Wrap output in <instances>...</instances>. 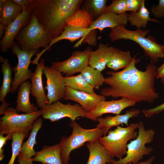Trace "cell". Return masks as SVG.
Wrapping results in <instances>:
<instances>
[{
	"mask_svg": "<svg viewBox=\"0 0 164 164\" xmlns=\"http://www.w3.org/2000/svg\"><path fill=\"white\" fill-rule=\"evenodd\" d=\"M157 68L151 62L146 65L145 70H139L124 81L102 89L101 94L114 98L125 97L136 103H153L159 97L154 86Z\"/></svg>",
	"mask_w": 164,
	"mask_h": 164,
	"instance_id": "7a4b0ae2",
	"label": "cell"
},
{
	"mask_svg": "<svg viewBox=\"0 0 164 164\" xmlns=\"http://www.w3.org/2000/svg\"><path fill=\"white\" fill-rule=\"evenodd\" d=\"M2 103L0 107V114L3 115L5 111L8 108L11 104L8 103L5 99L2 102Z\"/></svg>",
	"mask_w": 164,
	"mask_h": 164,
	"instance_id": "b9f144b4",
	"label": "cell"
},
{
	"mask_svg": "<svg viewBox=\"0 0 164 164\" xmlns=\"http://www.w3.org/2000/svg\"><path fill=\"white\" fill-rule=\"evenodd\" d=\"M136 103L125 97H122L119 100H103L100 101L92 110L88 112L85 118L94 121H97V118L103 114H120L123 110L134 106Z\"/></svg>",
	"mask_w": 164,
	"mask_h": 164,
	"instance_id": "4fadbf2b",
	"label": "cell"
},
{
	"mask_svg": "<svg viewBox=\"0 0 164 164\" xmlns=\"http://www.w3.org/2000/svg\"><path fill=\"white\" fill-rule=\"evenodd\" d=\"M80 73L94 89H99L100 86L104 83L105 78L101 72L89 66L85 68Z\"/></svg>",
	"mask_w": 164,
	"mask_h": 164,
	"instance_id": "4dcf8cb0",
	"label": "cell"
},
{
	"mask_svg": "<svg viewBox=\"0 0 164 164\" xmlns=\"http://www.w3.org/2000/svg\"><path fill=\"white\" fill-rule=\"evenodd\" d=\"M3 135L0 134V161H1L5 156L4 154L3 148L6 144V141L12 138V134H9L5 136H4Z\"/></svg>",
	"mask_w": 164,
	"mask_h": 164,
	"instance_id": "74e56055",
	"label": "cell"
},
{
	"mask_svg": "<svg viewBox=\"0 0 164 164\" xmlns=\"http://www.w3.org/2000/svg\"><path fill=\"white\" fill-rule=\"evenodd\" d=\"M64 80L66 85L72 89L91 94L95 93L94 88L80 73L75 76L64 77Z\"/></svg>",
	"mask_w": 164,
	"mask_h": 164,
	"instance_id": "f546056e",
	"label": "cell"
},
{
	"mask_svg": "<svg viewBox=\"0 0 164 164\" xmlns=\"http://www.w3.org/2000/svg\"><path fill=\"white\" fill-rule=\"evenodd\" d=\"M128 15L126 12L117 14L105 12L93 21L89 28L92 30L98 29L101 32L105 28L112 29L120 26L125 27L128 22Z\"/></svg>",
	"mask_w": 164,
	"mask_h": 164,
	"instance_id": "ac0fdd59",
	"label": "cell"
},
{
	"mask_svg": "<svg viewBox=\"0 0 164 164\" xmlns=\"http://www.w3.org/2000/svg\"><path fill=\"white\" fill-rule=\"evenodd\" d=\"M2 12L0 15V24L7 26L22 13V10L19 5L11 0H0Z\"/></svg>",
	"mask_w": 164,
	"mask_h": 164,
	"instance_id": "d4e9b609",
	"label": "cell"
},
{
	"mask_svg": "<svg viewBox=\"0 0 164 164\" xmlns=\"http://www.w3.org/2000/svg\"><path fill=\"white\" fill-rule=\"evenodd\" d=\"M31 14L26 10L22 13L15 19L6 26L4 34L0 42L1 51L3 53L11 48L14 40L21 29L28 24Z\"/></svg>",
	"mask_w": 164,
	"mask_h": 164,
	"instance_id": "5bb4252c",
	"label": "cell"
},
{
	"mask_svg": "<svg viewBox=\"0 0 164 164\" xmlns=\"http://www.w3.org/2000/svg\"><path fill=\"white\" fill-rule=\"evenodd\" d=\"M41 115V109L36 112L19 114L15 108H8L0 118V134L23 132L28 134L34 121Z\"/></svg>",
	"mask_w": 164,
	"mask_h": 164,
	"instance_id": "ba28073f",
	"label": "cell"
},
{
	"mask_svg": "<svg viewBox=\"0 0 164 164\" xmlns=\"http://www.w3.org/2000/svg\"><path fill=\"white\" fill-rule=\"evenodd\" d=\"M69 125L72 128L71 134L67 137L63 136L59 143L61 147V158L63 164H69L70 155L71 151L82 147L86 142L98 140L104 135L102 129L97 127L85 129L75 121H71Z\"/></svg>",
	"mask_w": 164,
	"mask_h": 164,
	"instance_id": "277c9868",
	"label": "cell"
},
{
	"mask_svg": "<svg viewBox=\"0 0 164 164\" xmlns=\"http://www.w3.org/2000/svg\"><path fill=\"white\" fill-rule=\"evenodd\" d=\"M44 61L42 59L37 64L36 67L30 79L31 84V93L35 98L37 106L42 109L49 102L43 87L42 75L45 66Z\"/></svg>",
	"mask_w": 164,
	"mask_h": 164,
	"instance_id": "2e32d148",
	"label": "cell"
},
{
	"mask_svg": "<svg viewBox=\"0 0 164 164\" xmlns=\"http://www.w3.org/2000/svg\"><path fill=\"white\" fill-rule=\"evenodd\" d=\"M150 32L149 29H141L130 30L124 26H120L111 29L109 36L112 42L120 39L135 42L143 49L145 54L150 59L151 62L154 63L159 58H164V45L158 43L152 36L146 37Z\"/></svg>",
	"mask_w": 164,
	"mask_h": 164,
	"instance_id": "3957f363",
	"label": "cell"
},
{
	"mask_svg": "<svg viewBox=\"0 0 164 164\" xmlns=\"http://www.w3.org/2000/svg\"><path fill=\"white\" fill-rule=\"evenodd\" d=\"M151 164H163L162 163H152Z\"/></svg>",
	"mask_w": 164,
	"mask_h": 164,
	"instance_id": "f6af8a7d",
	"label": "cell"
},
{
	"mask_svg": "<svg viewBox=\"0 0 164 164\" xmlns=\"http://www.w3.org/2000/svg\"><path fill=\"white\" fill-rule=\"evenodd\" d=\"M17 158L19 164H33L32 158H27L20 153Z\"/></svg>",
	"mask_w": 164,
	"mask_h": 164,
	"instance_id": "ab89813d",
	"label": "cell"
},
{
	"mask_svg": "<svg viewBox=\"0 0 164 164\" xmlns=\"http://www.w3.org/2000/svg\"><path fill=\"white\" fill-rule=\"evenodd\" d=\"M20 48L26 51L46 49L50 42L43 27L36 17L31 14L30 20L20 31L15 38Z\"/></svg>",
	"mask_w": 164,
	"mask_h": 164,
	"instance_id": "52a82bcc",
	"label": "cell"
},
{
	"mask_svg": "<svg viewBox=\"0 0 164 164\" xmlns=\"http://www.w3.org/2000/svg\"><path fill=\"white\" fill-rule=\"evenodd\" d=\"M109 44L99 43L97 49L90 54L89 65L100 72L106 68L107 63L115 49Z\"/></svg>",
	"mask_w": 164,
	"mask_h": 164,
	"instance_id": "44dd1931",
	"label": "cell"
},
{
	"mask_svg": "<svg viewBox=\"0 0 164 164\" xmlns=\"http://www.w3.org/2000/svg\"><path fill=\"white\" fill-rule=\"evenodd\" d=\"M81 0H30L26 10L34 15L50 41L62 33L66 18L80 9Z\"/></svg>",
	"mask_w": 164,
	"mask_h": 164,
	"instance_id": "6da1fadb",
	"label": "cell"
},
{
	"mask_svg": "<svg viewBox=\"0 0 164 164\" xmlns=\"http://www.w3.org/2000/svg\"><path fill=\"white\" fill-rule=\"evenodd\" d=\"M15 4L19 5L21 8L22 11L26 10L30 0H12Z\"/></svg>",
	"mask_w": 164,
	"mask_h": 164,
	"instance_id": "60d3db41",
	"label": "cell"
},
{
	"mask_svg": "<svg viewBox=\"0 0 164 164\" xmlns=\"http://www.w3.org/2000/svg\"><path fill=\"white\" fill-rule=\"evenodd\" d=\"M109 6H107L105 12L121 14L126 12L125 0H113Z\"/></svg>",
	"mask_w": 164,
	"mask_h": 164,
	"instance_id": "836d02e7",
	"label": "cell"
},
{
	"mask_svg": "<svg viewBox=\"0 0 164 164\" xmlns=\"http://www.w3.org/2000/svg\"><path fill=\"white\" fill-rule=\"evenodd\" d=\"M63 99L75 101L89 112L92 110L101 101L105 100V97L96 93H88L75 90L66 86Z\"/></svg>",
	"mask_w": 164,
	"mask_h": 164,
	"instance_id": "9a60e30c",
	"label": "cell"
},
{
	"mask_svg": "<svg viewBox=\"0 0 164 164\" xmlns=\"http://www.w3.org/2000/svg\"><path fill=\"white\" fill-rule=\"evenodd\" d=\"M164 111V103L152 108L144 109L141 112L145 117L150 118L154 114L160 113Z\"/></svg>",
	"mask_w": 164,
	"mask_h": 164,
	"instance_id": "d590c367",
	"label": "cell"
},
{
	"mask_svg": "<svg viewBox=\"0 0 164 164\" xmlns=\"http://www.w3.org/2000/svg\"><path fill=\"white\" fill-rule=\"evenodd\" d=\"M43 73L46 79V86L44 87L47 91L48 104H51L63 98L66 86L63 74L52 67L45 66Z\"/></svg>",
	"mask_w": 164,
	"mask_h": 164,
	"instance_id": "7c38bea8",
	"label": "cell"
},
{
	"mask_svg": "<svg viewBox=\"0 0 164 164\" xmlns=\"http://www.w3.org/2000/svg\"><path fill=\"white\" fill-rule=\"evenodd\" d=\"M6 26L0 24V38L3 37L5 31Z\"/></svg>",
	"mask_w": 164,
	"mask_h": 164,
	"instance_id": "ee69618b",
	"label": "cell"
},
{
	"mask_svg": "<svg viewBox=\"0 0 164 164\" xmlns=\"http://www.w3.org/2000/svg\"><path fill=\"white\" fill-rule=\"evenodd\" d=\"M60 152L59 143L51 146L45 145L41 150L36 152L35 156L32 159L33 162L43 164H63Z\"/></svg>",
	"mask_w": 164,
	"mask_h": 164,
	"instance_id": "7402d4cb",
	"label": "cell"
},
{
	"mask_svg": "<svg viewBox=\"0 0 164 164\" xmlns=\"http://www.w3.org/2000/svg\"><path fill=\"white\" fill-rule=\"evenodd\" d=\"M31 84L28 80L21 84L17 91L15 101L17 105L15 109L18 113L22 112L25 114H29L37 112V106L31 104L29 100L31 93Z\"/></svg>",
	"mask_w": 164,
	"mask_h": 164,
	"instance_id": "ffe728a7",
	"label": "cell"
},
{
	"mask_svg": "<svg viewBox=\"0 0 164 164\" xmlns=\"http://www.w3.org/2000/svg\"><path fill=\"white\" fill-rule=\"evenodd\" d=\"M43 124V120L41 118H39L34 121L28 139L22 145L20 154L29 158L35 156L36 152L34 149V146L37 144L36 136Z\"/></svg>",
	"mask_w": 164,
	"mask_h": 164,
	"instance_id": "cb8c5ba5",
	"label": "cell"
},
{
	"mask_svg": "<svg viewBox=\"0 0 164 164\" xmlns=\"http://www.w3.org/2000/svg\"><path fill=\"white\" fill-rule=\"evenodd\" d=\"M93 30L89 28L86 29L71 25H67L60 35L52 39L50 42L48 47L39 53L38 55L40 57L46 50H50L52 45L61 40L67 39L71 43H73L81 38V39L77 43V44H80L91 33Z\"/></svg>",
	"mask_w": 164,
	"mask_h": 164,
	"instance_id": "d6986e66",
	"label": "cell"
},
{
	"mask_svg": "<svg viewBox=\"0 0 164 164\" xmlns=\"http://www.w3.org/2000/svg\"><path fill=\"white\" fill-rule=\"evenodd\" d=\"M143 0H125L127 11L136 12L140 9Z\"/></svg>",
	"mask_w": 164,
	"mask_h": 164,
	"instance_id": "e575fe53",
	"label": "cell"
},
{
	"mask_svg": "<svg viewBox=\"0 0 164 164\" xmlns=\"http://www.w3.org/2000/svg\"><path fill=\"white\" fill-rule=\"evenodd\" d=\"M133 58L129 51H124L115 48L106 66L114 71L124 69L130 64Z\"/></svg>",
	"mask_w": 164,
	"mask_h": 164,
	"instance_id": "484cf974",
	"label": "cell"
},
{
	"mask_svg": "<svg viewBox=\"0 0 164 164\" xmlns=\"http://www.w3.org/2000/svg\"></svg>",
	"mask_w": 164,
	"mask_h": 164,
	"instance_id": "bcb514c9",
	"label": "cell"
},
{
	"mask_svg": "<svg viewBox=\"0 0 164 164\" xmlns=\"http://www.w3.org/2000/svg\"><path fill=\"white\" fill-rule=\"evenodd\" d=\"M13 55H15L18 58V64L14 67V75L11 85L10 92L15 93L19 85L29 79H30L33 73L29 69V64L32 62V57L37 53L39 50L32 51H26L21 49L18 44L15 43L11 47Z\"/></svg>",
	"mask_w": 164,
	"mask_h": 164,
	"instance_id": "9c48e42d",
	"label": "cell"
},
{
	"mask_svg": "<svg viewBox=\"0 0 164 164\" xmlns=\"http://www.w3.org/2000/svg\"><path fill=\"white\" fill-rule=\"evenodd\" d=\"M92 16L87 12L79 9L67 17L65 22L67 25L87 29L93 22Z\"/></svg>",
	"mask_w": 164,
	"mask_h": 164,
	"instance_id": "f1b7e54d",
	"label": "cell"
},
{
	"mask_svg": "<svg viewBox=\"0 0 164 164\" xmlns=\"http://www.w3.org/2000/svg\"><path fill=\"white\" fill-rule=\"evenodd\" d=\"M106 0H87L82 3V9L91 15L93 18H97L106 11Z\"/></svg>",
	"mask_w": 164,
	"mask_h": 164,
	"instance_id": "1f68e13d",
	"label": "cell"
},
{
	"mask_svg": "<svg viewBox=\"0 0 164 164\" xmlns=\"http://www.w3.org/2000/svg\"><path fill=\"white\" fill-rule=\"evenodd\" d=\"M28 135L27 133L23 132H16L12 134V155L7 164H14L16 158L20 153L23 139L27 136Z\"/></svg>",
	"mask_w": 164,
	"mask_h": 164,
	"instance_id": "d6a6232c",
	"label": "cell"
},
{
	"mask_svg": "<svg viewBox=\"0 0 164 164\" xmlns=\"http://www.w3.org/2000/svg\"><path fill=\"white\" fill-rule=\"evenodd\" d=\"M0 61L2 63L1 70L3 73L2 83L0 89V101L2 102L5 100L7 94L10 92L13 69L7 59H5L1 56Z\"/></svg>",
	"mask_w": 164,
	"mask_h": 164,
	"instance_id": "83f0119b",
	"label": "cell"
},
{
	"mask_svg": "<svg viewBox=\"0 0 164 164\" xmlns=\"http://www.w3.org/2000/svg\"><path fill=\"white\" fill-rule=\"evenodd\" d=\"M141 111L135 108L126 111L123 114H116L114 116H107L104 118L99 117L97 118L98 124L96 127L102 129L104 136H105L109 129L112 127L117 126L125 124L128 125V121L131 118L138 116Z\"/></svg>",
	"mask_w": 164,
	"mask_h": 164,
	"instance_id": "e0dca14e",
	"label": "cell"
},
{
	"mask_svg": "<svg viewBox=\"0 0 164 164\" xmlns=\"http://www.w3.org/2000/svg\"><path fill=\"white\" fill-rule=\"evenodd\" d=\"M41 109L43 118L52 122L66 117L70 118L71 121H75L77 117L85 118L88 112L77 104H64L59 101L47 104Z\"/></svg>",
	"mask_w": 164,
	"mask_h": 164,
	"instance_id": "30bf717a",
	"label": "cell"
},
{
	"mask_svg": "<svg viewBox=\"0 0 164 164\" xmlns=\"http://www.w3.org/2000/svg\"><path fill=\"white\" fill-rule=\"evenodd\" d=\"M155 158V155H152L148 159L141 162L138 163L137 164H151L152 163ZM128 164H132L131 163H129Z\"/></svg>",
	"mask_w": 164,
	"mask_h": 164,
	"instance_id": "7bdbcfd3",
	"label": "cell"
},
{
	"mask_svg": "<svg viewBox=\"0 0 164 164\" xmlns=\"http://www.w3.org/2000/svg\"><path fill=\"white\" fill-rule=\"evenodd\" d=\"M151 12L155 17L162 18L164 16V0H159L157 5L152 6Z\"/></svg>",
	"mask_w": 164,
	"mask_h": 164,
	"instance_id": "8d00e7d4",
	"label": "cell"
},
{
	"mask_svg": "<svg viewBox=\"0 0 164 164\" xmlns=\"http://www.w3.org/2000/svg\"><path fill=\"white\" fill-rule=\"evenodd\" d=\"M138 123L137 137L128 144L126 156L117 160L112 158L108 164H137L144 156L151 154L153 148L146 147L145 145L153 141L155 132L151 128L145 130L142 121Z\"/></svg>",
	"mask_w": 164,
	"mask_h": 164,
	"instance_id": "8992f818",
	"label": "cell"
},
{
	"mask_svg": "<svg viewBox=\"0 0 164 164\" xmlns=\"http://www.w3.org/2000/svg\"><path fill=\"white\" fill-rule=\"evenodd\" d=\"M138 123H131L125 127L119 126L114 130L109 131L107 135L100 137L98 140L112 158L121 159L126 154L128 142L136 138Z\"/></svg>",
	"mask_w": 164,
	"mask_h": 164,
	"instance_id": "5b68a950",
	"label": "cell"
},
{
	"mask_svg": "<svg viewBox=\"0 0 164 164\" xmlns=\"http://www.w3.org/2000/svg\"><path fill=\"white\" fill-rule=\"evenodd\" d=\"M156 79H160L164 84V61L161 66L157 67Z\"/></svg>",
	"mask_w": 164,
	"mask_h": 164,
	"instance_id": "f35d334b",
	"label": "cell"
},
{
	"mask_svg": "<svg viewBox=\"0 0 164 164\" xmlns=\"http://www.w3.org/2000/svg\"><path fill=\"white\" fill-rule=\"evenodd\" d=\"M92 51L91 48L88 47L83 51L73 52L71 56L64 61L52 62L51 67L65 74L66 77L70 76L77 73H81L89 66L90 54Z\"/></svg>",
	"mask_w": 164,
	"mask_h": 164,
	"instance_id": "8fae6325",
	"label": "cell"
},
{
	"mask_svg": "<svg viewBox=\"0 0 164 164\" xmlns=\"http://www.w3.org/2000/svg\"><path fill=\"white\" fill-rule=\"evenodd\" d=\"M145 1L143 0L140 9L136 12H131L128 14V21L132 26H135L137 29H145L149 21H152L158 23L161 22L155 19H151L150 12L145 7Z\"/></svg>",
	"mask_w": 164,
	"mask_h": 164,
	"instance_id": "4316f807",
	"label": "cell"
},
{
	"mask_svg": "<svg viewBox=\"0 0 164 164\" xmlns=\"http://www.w3.org/2000/svg\"><path fill=\"white\" fill-rule=\"evenodd\" d=\"M86 146L89 152L86 164H106L112 159L98 140L87 142Z\"/></svg>",
	"mask_w": 164,
	"mask_h": 164,
	"instance_id": "603a6c76",
	"label": "cell"
}]
</instances>
